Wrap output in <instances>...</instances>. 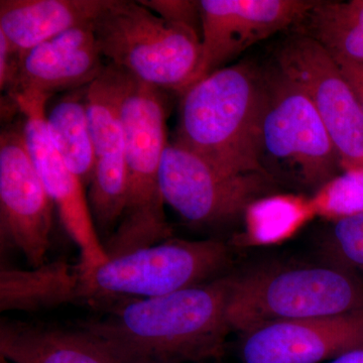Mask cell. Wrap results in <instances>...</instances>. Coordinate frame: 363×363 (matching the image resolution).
I'll use <instances>...</instances> for the list:
<instances>
[{"label":"cell","instance_id":"obj_28","mask_svg":"<svg viewBox=\"0 0 363 363\" xmlns=\"http://www.w3.org/2000/svg\"><path fill=\"white\" fill-rule=\"evenodd\" d=\"M330 363H363V345L339 355Z\"/></svg>","mask_w":363,"mask_h":363},{"label":"cell","instance_id":"obj_16","mask_svg":"<svg viewBox=\"0 0 363 363\" xmlns=\"http://www.w3.org/2000/svg\"><path fill=\"white\" fill-rule=\"evenodd\" d=\"M0 357L11 363H119L82 328L2 319Z\"/></svg>","mask_w":363,"mask_h":363},{"label":"cell","instance_id":"obj_4","mask_svg":"<svg viewBox=\"0 0 363 363\" xmlns=\"http://www.w3.org/2000/svg\"><path fill=\"white\" fill-rule=\"evenodd\" d=\"M363 311V281L338 266H267L230 274L227 321L245 333L276 322Z\"/></svg>","mask_w":363,"mask_h":363},{"label":"cell","instance_id":"obj_18","mask_svg":"<svg viewBox=\"0 0 363 363\" xmlns=\"http://www.w3.org/2000/svg\"><path fill=\"white\" fill-rule=\"evenodd\" d=\"M77 264L63 259L32 269L2 267L0 311L39 312L60 306L81 304Z\"/></svg>","mask_w":363,"mask_h":363},{"label":"cell","instance_id":"obj_2","mask_svg":"<svg viewBox=\"0 0 363 363\" xmlns=\"http://www.w3.org/2000/svg\"><path fill=\"white\" fill-rule=\"evenodd\" d=\"M264 102L262 69L252 63L219 69L182 94L174 142L229 175L269 176L259 164Z\"/></svg>","mask_w":363,"mask_h":363},{"label":"cell","instance_id":"obj_20","mask_svg":"<svg viewBox=\"0 0 363 363\" xmlns=\"http://www.w3.org/2000/svg\"><path fill=\"white\" fill-rule=\"evenodd\" d=\"M86 87L69 91L45 114L52 143L67 167L85 185L94 173V149L91 136Z\"/></svg>","mask_w":363,"mask_h":363},{"label":"cell","instance_id":"obj_21","mask_svg":"<svg viewBox=\"0 0 363 363\" xmlns=\"http://www.w3.org/2000/svg\"><path fill=\"white\" fill-rule=\"evenodd\" d=\"M309 200L315 216L328 221L363 213V168L341 172Z\"/></svg>","mask_w":363,"mask_h":363},{"label":"cell","instance_id":"obj_26","mask_svg":"<svg viewBox=\"0 0 363 363\" xmlns=\"http://www.w3.org/2000/svg\"><path fill=\"white\" fill-rule=\"evenodd\" d=\"M18 68V55L11 50L6 35L0 33V88L9 92L13 87Z\"/></svg>","mask_w":363,"mask_h":363},{"label":"cell","instance_id":"obj_22","mask_svg":"<svg viewBox=\"0 0 363 363\" xmlns=\"http://www.w3.org/2000/svg\"><path fill=\"white\" fill-rule=\"evenodd\" d=\"M325 247L334 266L363 274V213L333 222Z\"/></svg>","mask_w":363,"mask_h":363},{"label":"cell","instance_id":"obj_13","mask_svg":"<svg viewBox=\"0 0 363 363\" xmlns=\"http://www.w3.org/2000/svg\"><path fill=\"white\" fill-rule=\"evenodd\" d=\"M317 1L311 0H201L200 80L222 69L260 40L291 30Z\"/></svg>","mask_w":363,"mask_h":363},{"label":"cell","instance_id":"obj_25","mask_svg":"<svg viewBox=\"0 0 363 363\" xmlns=\"http://www.w3.org/2000/svg\"><path fill=\"white\" fill-rule=\"evenodd\" d=\"M143 6L173 25L192 30L202 38V11L197 0H140Z\"/></svg>","mask_w":363,"mask_h":363},{"label":"cell","instance_id":"obj_11","mask_svg":"<svg viewBox=\"0 0 363 363\" xmlns=\"http://www.w3.org/2000/svg\"><path fill=\"white\" fill-rule=\"evenodd\" d=\"M124 79L125 72L108 64L86 89L95 160L88 201L97 233L104 242L118 226L126 201L125 140L121 116Z\"/></svg>","mask_w":363,"mask_h":363},{"label":"cell","instance_id":"obj_12","mask_svg":"<svg viewBox=\"0 0 363 363\" xmlns=\"http://www.w3.org/2000/svg\"><path fill=\"white\" fill-rule=\"evenodd\" d=\"M11 99L23 114L26 145L38 173L64 228L80 250L78 267L88 269L105 264L109 257L93 221L84 184L67 167L48 130L45 104L49 97L21 94Z\"/></svg>","mask_w":363,"mask_h":363},{"label":"cell","instance_id":"obj_9","mask_svg":"<svg viewBox=\"0 0 363 363\" xmlns=\"http://www.w3.org/2000/svg\"><path fill=\"white\" fill-rule=\"evenodd\" d=\"M274 58L277 68L311 100L342 171L363 168V112L330 52L316 40L291 33Z\"/></svg>","mask_w":363,"mask_h":363},{"label":"cell","instance_id":"obj_19","mask_svg":"<svg viewBox=\"0 0 363 363\" xmlns=\"http://www.w3.org/2000/svg\"><path fill=\"white\" fill-rule=\"evenodd\" d=\"M309 198L302 195L267 196L245 210L243 233L236 236L238 247H269L291 240L315 218Z\"/></svg>","mask_w":363,"mask_h":363},{"label":"cell","instance_id":"obj_6","mask_svg":"<svg viewBox=\"0 0 363 363\" xmlns=\"http://www.w3.org/2000/svg\"><path fill=\"white\" fill-rule=\"evenodd\" d=\"M230 247L221 240L169 238L111 257L80 272L81 304H112L126 298L162 297L224 276Z\"/></svg>","mask_w":363,"mask_h":363},{"label":"cell","instance_id":"obj_8","mask_svg":"<svg viewBox=\"0 0 363 363\" xmlns=\"http://www.w3.org/2000/svg\"><path fill=\"white\" fill-rule=\"evenodd\" d=\"M160 185L164 203L189 223L205 227L242 218L253 202L281 193L269 176L229 175L174 140L162 155Z\"/></svg>","mask_w":363,"mask_h":363},{"label":"cell","instance_id":"obj_7","mask_svg":"<svg viewBox=\"0 0 363 363\" xmlns=\"http://www.w3.org/2000/svg\"><path fill=\"white\" fill-rule=\"evenodd\" d=\"M264 72L260 166L278 184L286 179L315 193L342 172L337 150L304 91L276 66Z\"/></svg>","mask_w":363,"mask_h":363},{"label":"cell","instance_id":"obj_10","mask_svg":"<svg viewBox=\"0 0 363 363\" xmlns=\"http://www.w3.org/2000/svg\"><path fill=\"white\" fill-rule=\"evenodd\" d=\"M54 203L26 145L23 123L0 135V242L30 267L43 266L51 247Z\"/></svg>","mask_w":363,"mask_h":363},{"label":"cell","instance_id":"obj_27","mask_svg":"<svg viewBox=\"0 0 363 363\" xmlns=\"http://www.w3.org/2000/svg\"><path fill=\"white\" fill-rule=\"evenodd\" d=\"M332 57L337 63L344 79L357 98L358 104L363 112V64L350 61V60L341 58V57Z\"/></svg>","mask_w":363,"mask_h":363},{"label":"cell","instance_id":"obj_5","mask_svg":"<svg viewBox=\"0 0 363 363\" xmlns=\"http://www.w3.org/2000/svg\"><path fill=\"white\" fill-rule=\"evenodd\" d=\"M109 64L140 82L183 94L200 80L202 38L133 0H109L93 23Z\"/></svg>","mask_w":363,"mask_h":363},{"label":"cell","instance_id":"obj_24","mask_svg":"<svg viewBox=\"0 0 363 363\" xmlns=\"http://www.w3.org/2000/svg\"><path fill=\"white\" fill-rule=\"evenodd\" d=\"M297 23L339 26L363 32V0L317 1Z\"/></svg>","mask_w":363,"mask_h":363},{"label":"cell","instance_id":"obj_15","mask_svg":"<svg viewBox=\"0 0 363 363\" xmlns=\"http://www.w3.org/2000/svg\"><path fill=\"white\" fill-rule=\"evenodd\" d=\"M93 23L60 33L20 57L9 97L40 94L50 98L54 93L79 89L96 80L106 65Z\"/></svg>","mask_w":363,"mask_h":363},{"label":"cell","instance_id":"obj_3","mask_svg":"<svg viewBox=\"0 0 363 363\" xmlns=\"http://www.w3.org/2000/svg\"><path fill=\"white\" fill-rule=\"evenodd\" d=\"M162 92L125 74L121 116L128 187L121 220L104 242L109 259L172 238L160 185L162 157L169 143Z\"/></svg>","mask_w":363,"mask_h":363},{"label":"cell","instance_id":"obj_14","mask_svg":"<svg viewBox=\"0 0 363 363\" xmlns=\"http://www.w3.org/2000/svg\"><path fill=\"white\" fill-rule=\"evenodd\" d=\"M242 336L245 363H320L363 345V311L276 322Z\"/></svg>","mask_w":363,"mask_h":363},{"label":"cell","instance_id":"obj_17","mask_svg":"<svg viewBox=\"0 0 363 363\" xmlns=\"http://www.w3.org/2000/svg\"><path fill=\"white\" fill-rule=\"evenodd\" d=\"M109 0H1L0 33L18 58L71 28L87 25Z\"/></svg>","mask_w":363,"mask_h":363},{"label":"cell","instance_id":"obj_23","mask_svg":"<svg viewBox=\"0 0 363 363\" xmlns=\"http://www.w3.org/2000/svg\"><path fill=\"white\" fill-rule=\"evenodd\" d=\"M290 30L316 40L332 56L363 64L362 30L304 23H296Z\"/></svg>","mask_w":363,"mask_h":363},{"label":"cell","instance_id":"obj_1","mask_svg":"<svg viewBox=\"0 0 363 363\" xmlns=\"http://www.w3.org/2000/svg\"><path fill=\"white\" fill-rule=\"evenodd\" d=\"M230 274L185 290L112 303L78 323L119 363H203L224 354Z\"/></svg>","mask_w":363,"mask_h":363}]
</instances>
